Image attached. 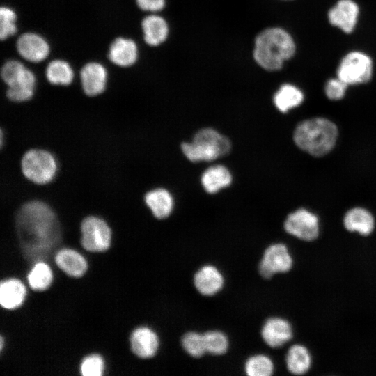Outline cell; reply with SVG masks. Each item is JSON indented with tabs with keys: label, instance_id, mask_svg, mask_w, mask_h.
I'll use <instances>...</instances> for the list:
<instances>
[{
	"label": "cell",
	"instance_id": "cell-25",
	"mask_svg": "<svg viewBox=\"0 0 376 376\" xmlns=\"http://www.w3.org/2000/svg\"><path fill=\"white\" fill-rule=\"evenodd\" d=\"M304 100L302 92L291 84H284L274 95V103L282 113H286L292 108L299 106Z\"/></svg>",
	"mask_w": 376,
	"mask_h": 376
},
{
	"label": "cell",
	"instance_id": "cell-16",
	"mask_svg": "<svg viewBox=\"0 0 376 376\" xmlns=\"http://www.w3.org/2000/svg\"><path fill=\"white\" fill-rule=\"evenodd\" d=\"M159 338L151 329L141 327L136 329L130 336L131 349L134 354L142 359L155 355L159 347Z\"/></svg>",
	"mask_w": 376,
	"mask_h": 376
},
{
	"label": "cell",
	"instance_id": "cell-29",
	"mask_svg": "<svg viewBox=\"0 0 376 376\" xmlns=\"http://www.w3.org/2000/svg\"><path fill=\"white\" fill-rule=\"evenodd\" d=\"M206 352L214 355H221L228 348L227 336L220 331H209L203 334Z\"/></svg>",
	"mask_w": 376,
	"mask_h": 376
},
{
	"label": "cell",
	"instance_id": "cell-33",
	"mask_svg": "<svg viewBox=\"0 0 376 376\" xmlns=\"http://www.w3.org/2000/svg\"><path fill=\"white\" fill-rule=\"evenodd\" d=\"M137 7L143 12L157 13L165 6V0H135Z\"/></svg>",
	"mask_w": 376,
	"mask_h": 376
},
{
	"label": "cell",
	"instance_id": "cell-27",
	"mask_svg": "<svg viewBox=\"0 0 376 376\" xmlns=\"http://www.w3.org/2000/svg\"><path fill=\"white\" fill-rule=\"evenodd\" d=\"M244 370L249 376H269L274 372V363L269 357L256 354L246 360Z\"/></svg>",
	"mask_w": 376,
	"mask_h": 376
},
{
	"label": "cell",
	"instance_id": "cell-5",
	"mask_svg": "<svg viewBox=\"0 0 376 376\" xmlns=\"http://www.w3.org/2000/svg\"><path fill=\"white\" fill-rule=\"evenodd\" d=\"M230 148L228 139L212 128L201 129L191 143L181 146L183 154L192 162L214 160L228 154Z\"/></svg>",
	"mask_w": 376,
	"mask_h": 376
},
{
	"label": "cell",
	"instance_id": "cell-28",
	"mask_svg": "<svg viewBox=\"0 0 376 376\" xmlns=\"http://www.w3.org/2000/svg\"><path fill=\"white\" fill-rule=\"evenodd\" d=\"M17 15L8 6H0V40L15 36L18 32Z\"/></svg>",
	"mask_w": 376,
	"mask_h": 376
},
{
	"label": "cell",
	"instance_id": "cell-1",
	"mask_svg": "<svg viewBox=\"0 0 376 376\" xmlns=\"http://www.w3.org/2000/svg\"><path fill=\"white\" fill-rule=\"evenodd\" d=\"M16 223L23 247L32 257L44 256L60 239L56 216L42 202L25 203L17 213Z\"/></svg>",
	"mask_w": 376,
	"mask_h": 376
},
{
	"label": "cell",
	"instance_id": "cell-34",
	"mask_svg": "<svg viewBox=\"0 0 376 376\" xmlns=\"http://www.w3.org/2000/svg\"><path fill=\"white\" fill-rule=\"evenodd\" d=\"M1 346H0V349L1 350L3 349V337L1 336Z\"/></svg>",
	"mask_w": 376,
	"mask_h": 376
},
{
	"label": "cell",
	"instance_id": "cell-22",
	"mask_svg": "<svg viewBox=\"0 0 376 376\" xmlns=\"http://www.w3.org/2000/svg\"><path fill=\"white\" fill-rule=\"evenodd\" d=\"M145 201L157 219H165L172 212L173 198L171 194L162 188L148 191L145 196Z\"/></svg>",
	"mask_w": 376,
	"mask_h": 376
},
{
	"label": "cell",
	"instance_id": "cell-7",
	"mask_svg": "<svg viewBox=\"0 0 376 376\" xmlns=\"http://www.w3.org/2000/svg\"><path fill=\"white\" fill-rule=\"evenodd\" d=\"M373 72L370 58L359 52L347 54L338 69V77L347 85L363 84L370 80Z\"/></svg>",
	"mask_w": 376,
	"mask_h": 376
},
{
	"label": "cell",
	"instance_id": "cell-18",
	"mask_svg": "<svg viewBox=\"0 0 376 376\" xmlns=\"http://www.w3.org/2000/svg\"><path fill=\"white\" fill-rule=\"evenodd\" d=\"M343 225L350 232H357L361 235L368 236L374 230L375 219L365 208L354 207L345 214Z\"/></svg>",
	"mask_w": 376,
	"mask_h": 376
},
{
	"label": "cell",
	"instance_id": "cell-3",
	"mask_svg": "<svg viewBox=\"0 0 376 376\" xmlns=\"http://www.w3.org/2000/svg\"><path fill=\"white\" fill-rule=\"evenodd\" d=\"M338 128L324 118H313L301 122L296 127L293 139L302 150L313 157H322L334 147Z\"/></svg>",
	"mask_w": 376,
	"mask_h": 376
},
{
	"label": "cell",
	"instance_id": "cell-11",
	"mask_svg": "<svg viewBox=\"0 0 376 376\" xmlns=\"http://www.w3.org/2000/svg\"><path fill=\"white\" fill-rule=\"evenodd\" d=\"M78 77L83 93L87 97H97L105 92L108 71L102 63L97 61L85 63L80 69Z\"/></svg>",
	"mask_w": 376,
	"mask_h": 376
},
{
	"label": "cell",
	"instance_id": "cell-6",
	"mask_svg": "<svg viewBox=\"0 0 376 376\" xmlns=\"http://www.w3.org/2000/svg\"><path fill=\"white\" fill-rule=\"evenodd\" d=\"M57 165L51 153L44 150L32 149L22 159L24 175L37 184L49 182L54 177Z\"/></svg>",
	"mask_w": 376,
	"mask_h": 376
},
{
	"label": "cell",
	"instance_id": "cell-9",
	"mask_svg": "<svg viewBox=\"0 0 376 376\" xmlns=\"http://www.w3.org/2000/svg\"><path fill=\"white\" fill-rule=\"evenodd\" d=\"M284 228L288 234L299 240L311 242L319 235V220L315 214L301 208L288 214Z\"/></svg>",
	"mask_w": 376,
	"mask_h": 376
},
{
	"label": "cell",
	"instance_id": "cell-30",
	"mask_svg": "<svg viewBox=\"0 0 376 376\" xmlns=\"http://www.w3.org/2000/svg\"><path fill=\"white\" fill-rule=\"evenodd\" d=\"M181 343L185 351L192 357L198 358L206 353L203 334L187 332L182 336Z\"/></svg>",
	"mask_w": 376,
	"mask_h": 376
},
{
	"label": "cell",
	"instance_id": "cell-12",
	"mask_svg": "<svg viewBox=\"0 0 376 376\" xmlns=\"http://www.w3.org/2000/svg\"><path fill=\"white\" fill-rule=\"evenodd\" d=\"M107 57L115 65L131 67L139 58L138 44L132 38L118 36L111 42Z\"/></svg>",
	"mask_w": 376,
	"mask_h": 376
},
{
	"label": "cell",
	"instance_id": "cell-31",
	"mask_svg": "<svg viewBox=\"0 0 376 376\" xmlns=\"http://www.w3.org/2000/svg\"><path fill=\"white\" fill-rule=\"evenodd\" d=\"M80 371L84 376H100L104 371V361L98 354L86 357L81 362Z\"/></svg>",
	"mask_w": 376,
	"mask_h": 376
},
{
	"label": "cell",
	"instance_id": "cell-15",
	"mask_svg": "<svg viewBox=\"0 0 376 376\" xmlns=\"http://www.w3.org/2000/svg\"><path fill=\"white\" fill-rule=\"evenodd\" d=\"M143 39L150 47L162 45L167 38L169 27L166 20L156 13H148L141 22Z\"/></svg>",
	"mask_w": 376,
	"mask_h": 376
},
{
	"label": "cell",
	"instance_id": "cell-24",
	"mask_svg": "<svg viewBox=\"0 0 376 376\" xmlns=\"http://www.w3.org/2000/svg\"><path fill=\"white\" fill-rule=\"evenodd\" d=\"M285 362L288 370L293 375H300L306 373L311 366V356L308 350L304 345L296 344L288 350Z\"/></svg>",
	"mask_w": 376,
	"mask_h": 376
},
{
	"label": "cell",
	"instance_id": "cell-17",
	"mask_svg": "<svg viewBox=\"0 0 376 376\" xmlns=\"http://www.w3.org/2000/svg\"><path fill=\"white\" fill-rule=\"evenodd\" d=\"M224 279L221 272L214 265L201 267L194 274V283L199 293L212 296L219 292L224 286Z\"/></svg>",
	"mask_w": 376,
	"mask_h": 376
},
{
	"label": "cell",
	"instance_id": "cell-10",
	"mask_svg": "<svg viewBox=\"0 0 376 376\" xmlns=\"http://www.w3.org/2000/svg\"><path fill=\"white\" fill-rule=\"evenodd\" d=\"M292 265L288 247L283 243H276L265 249L259 264V272L263 277L270 279L276 273L289 272Z\"/></svg>",
	"mask_w": 376,
	"mask_h": 376
},
{
	"label": "cell",
	"instance_id": "cell-4",
	"mask_svg": "<svg viewBox=\"0 0 376 376\" xmlns=\"http://www.w3.org/2000/svg\"><path fill=\"white\" fill-rule=\"evenodd\" d=\"M0 79L6 86L5 95L13 102H24L35 95L36 77L21 60L11 58L0 66Z\"/></svg>",
	"mask_w": 376,
	"mask_h": 376
},
{
	"label": "cell",
	"instance_id": "cell-20",
	"mask_svg": "<svg viewBox=\"0 0 376 376\" xmlns=\"http://www.w3.org/2000/svg\"><path fill=\"white\" fill-rule=\"evenodd\" d=\"M45 75L52 85L68 86L75 79V72L71 65L65 60L54 58L45 66Z\"/></svg>",
	"mask_w": 376,
	"mask_h": 376
},
{
	"label": "cell",
	"instance_id": "cell-14",
	"mask_svg": "<svg viewBox=\"0 0 376 376\" xmlns=\"http://www.w3.org/2000/svg\"><path fill=\"white\" fill-rule=\"evenodd\" d=\"M359 7L352 0H340L329 11L330 23L345 33H351L357 24Z\"/></svg>",
	"mask_w": 376,
	"mask_h": 376
},
{
	"label": "cell",
	"instance_id": "cell-32",
	"mask_svg": "<svg viewBox=\"0 0 376 376\" xmlns=\"http://www.w3.org/2000/svg\"><path fill=\"white\" fill-rule=\"evenodd\" d=\"M347 84L340 79H331L325 85V93L328 98L337 100L343 97Z\"/></svg>",
	"mask_w": 376,
	"mask_h": 376
},
{
	"label": "cell",
	"instance_id": "cell-19",
	"mask_svg": "<svg viewBox=\"0 0 376 376\" xmlns=\"http://www.w3.org/2000/svg\"><path fill=\"white\" fill-rule=\"evenodd\" d=\"M26 295L24 284L17 279L1 282L0 304L6 309H14L22 305Z\"/></svg>",
	"mask_w": 376,
	"mask_h": 376
},
{
	"label": "cell",
	"instance_id": "cell-21",
	"mask_svg": "<svg viewBox=\"0 0 376 376\" xmlns=\"http://www.w3.org/2000/svg\"><path fill=\"white\" fill-rule=\"evenodd\" d=\"M55 261L58 267L70 276H81L87 269L85 258L72 249H64L59 251L55 257Z\"/></svg>",
	"mask_w": 376,
	"mask_h": 376
},
{
	"label": "cell",
	"instance_id": "cell-23",
	"mask_svg": "<svg viewBox=\"0 0 376 376\" xmlns=\"http://www.w3.org/2000/svg\"><path fill=\"white\" fill-rule=\"evenodd\" d=\"M232 175L222 165H214L207 169L201 176V184L205 190L214 194L230 185Z\"/></svg>",
	"mask_w": 376,
	"mask_h": 376
},
{
	"label": "cell",
	"instance_id": "cell-13",
	"mask_svg": "<svg viewBox=\"0 0 376 376\" xmlns=\"http://www.w3.org/2000/svg\"><path fill=\"white\" fill-rule=\"evenodd\" d=\"M265 343L271 347H280L292 338L290 323L281 318L274 317L267 320L261 330Z\"/></svg>",
	"mask_w": 376,
	"mask_h": 376
},
{
	"label": "cell",
	"instance_id": "cell-2",
	"mask_svg": "<svg viewBox=\"0 0 376 376\" xmlns=\"http://www.w3.org/2000/svg\"><path fill=\"white\" fill-rule=\"evenodd\" d=\"M295 52L294 40L288 32L278 27L268 28L256 37L253 58L263 68L274 71L281 69Z\"/></svg>",
	"mask_w": 376,
	"mask_h": 376
},
{
	"label": "cell",
	"instance_id": "cell-26",
	"mask_svg": "<svg viewBox=\"0 0 376 376\" xmlns=\"http://www.w3.org/2000/svg\"><path fill=\"white\" fill-rule=\"evenodd\" d=\"M52 272L48 265L44 262L37 263L28 274L27 279L30 287L35 290H45L52 281Z\"/></svg>",
	"mask_w": 376,
	"mask_h": 376
},
{
	"label": "cell",
	"instance_id": "cell-8",
	"mask_svg": "<svg viewBox=\"0 0 376 376\" xmlns=\"http://www.w3.org/2000/svg\"><path fill=\"white\" fill-rule=\"evenodd\" d=\"M81 243L91 252L107 250L111 244V231L107 224L96 217L85 218L81 224Z\"/></svg>",
	"mask_w": 376,
	"mask_h": 376
}]
</instances>
